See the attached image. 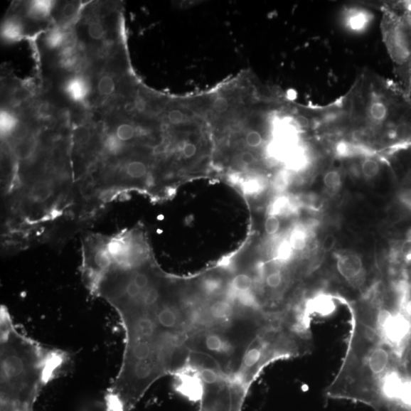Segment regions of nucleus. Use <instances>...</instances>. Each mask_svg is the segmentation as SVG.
I'll return each mask as SVG.
<instances>
[{
	"instance_id": "f3484780",
	"label": "nucleus",
	"mask_w": 411,
	"mask_h": 411,
	"mask_svg": "<svg viewBox=\"0 0 411 411\" xmlns=\"http://www.w3.org/2000/svg\"><path fill=\"white\" fill-rule=\"evenodd\" d=\"M294 250L292 248L289 240L281 243L277 251V260L281 264L287 263L293 255Z\"/></svg>"
},
{
	"instance_id": "f8f14e48",
	"label": "nucleus",
	"mask_w": 411,
	"mask_h": 411,
	"mask_svg": "<svg viewBox=\"0 0 411 411\" xmlns=\"http://www.w3.org/2000/svg\"><path fill=\"white\" fill-rule=\"evenodd\" d=\"M387 156L389 165L405 171L410 187L402 189L411 190V145L392 150L387 153Z\"/></svg>"
},
{
	"instance_id": "4468645a",
	"label": "nucleus",
	"mask_w": 411,
	"mask_h": 411,
	"mask_svg": "<svg viewBox=\"0 0 411 411\" xmlns=\"http://www.w3.org/2000/svg\"><path fill=\"white\" fill-rule=\"evenodd\" d=\"M309 233L304 227H298L292 232L289 237V243L294 251H304L307 245Z\"/></svg>"
},
{
	"instance_id": "bb28decb",
	"label": "nucleus",
	"mask_w": 411,
	"mask_h": 411,
	"mask_svg": "<svg viewBox=\"0 0 411 411\" xmlns=\"http://www.w3.org/2000/svg\"><path fill=\"white\" fill-rule=\"evenodd\" d=\"M405 4L411 14V1H405Z\"/></svg>"
},
{
	"instance_id": "9d476101",
	"label": "nucleus",
	"mask_w": 411,
	"mask_h": 411,
	"mask_svg": "<svg viewBox=\"0 0 411 411\" xmlns=\"http://www.w3.org/2000/svg\"><path fill=\"white\" fill-rule=\"evenodd\" d=\"M104 69L96 75L95 80L92 79V95L99 101L113 100L120 93L119 73L106 68Z\"/></svg>"
},
{
	"instance_id": "b1692460",
	"label": "nucleus",
	"mask_w": 411,
	"mask_h": 411,
	"mask_svg": "<svg viewBox=\"0 0 411 411\" xmlns=\"http://www.w3.org/2000/svg\"><path fill=\"white\" fill-rule=\"evenodd\" d=\"M183 114L179 110H172L169 114V121L172 124H180L183 122Z\"/></svg>"
},
{
	"instance_id": "5701e85b",
	"label": "nucleus",
	"mask_w": 411,
	"mask_h": 411,
	"mask_svg": "<svg viewBox=\"0 0 411 411\" xmlns=\"http://www.w3.org/2000/svg\"><path fill=\"white\" fill-rule=\"evenodd\" d=\"M228 101H227V100L225 98H222V97H220V98L216 99L213 103V108L215 111L219 113L225 112L227 110H228Z\"/></svg>"
},
{
	"instance_id": "1a4fd4ad",
	"label": "nucleus",
	"mask_w": 411,
	"mask_h": 411,
	"mask_svg": "<svg viewBox=\"0 0 411 411\" xmlns=\"http://www.w3.org/2000/svg\"><path fill=\"white\" fill-rule=\"evenodd\" d=\"M64 95L75 104L89 102L93 93L92 78L84 72L73 73L62 85Z\"/></svg>"
},
{
	"instance_id": "412c9836",
	"label": "nucleus",
	"mask_w": 411,
	"mask_h": 411,
	"mask_svg": "<svg viewBox=\"0 0 411 411\" xmlns=\"http://www.w3.org/2000/svg\"><path fill=\"white\" fill-rule=\"evenodd\" d=\"M246 142L251 147H258L263 143V138L261 134L257 132H252L247 134Z\"/></svg>"
},
{
	"instance_id": "393cba45",
	"label": "nucleus",
	"mask_w": 411,
	"mask_h": 411,
	"mask_svg": "<svg viewBox=\"0 0 411 411\" xmlns=\"http://www.w3.org/2000/svg\"><path fill=\"white\" fill-rule=\"evenodd\" d=\"M197 153V146L193 144H188L183 149V154L187 158H191Z\"/></svg>"
},
{
	"instance_id": "7ed1b4c3",
	"label": "nucleus",
	"mask_w": 411,
	"mask_h": 411,
	"mask_svg": "<svg viewBox=\"0 0 411 411\" xmlns=\"http://www.w3.org/2000/svg\"><path fill=\"white\" fill-rule=\"evenodd\" d=\"M63 351L46 347L16 326L0 309V411H34L43 389L68 361Z\"/></svg>"
},
{
	"instance_id": "a878e982",
	"label": "nucleus",
	"mask_w": 411,
	"mask_h": 411,
	"mask_svg": "<svg viewBox=\"0 0 411 411\" xmlns=\"http://www.w3.org/2000/svg\"><path fill=\"white\" fill-rule=\"evenodd\" d=\"M241 159L242 161L244 162V164L247 165H251L254 164V161L255 160L254 155L248 152L242 154Z\"/></svg>"
},
{
	"instance_id": "20e7f679",
	"label": "nucleus",
	"mask_w": 411,
	"mask_h": 411,
	"mask_svg": "<svg viewBox=\"0 0 411 411\" xmlns=\"http://www.w3.org/2000/svg\"><path fill=\"white\" fill-rule=\"evenodd\" d=\"M312 343L311 324L295 321L270 323L248 345L233 378L250 390L266 367L277 361L309 353Z\"/></svg>"
},
{
	"instance_id": "423d86ee",
	"label": "nucleus",
	"mask_w": 411,
	"mask_h": 411,
	"mask_svg": "<svg viewBox=\"0 0 411 411\" xmlns=\"http://www.w3.org/2000/svg\"><path fill=\"white\" fill-rule=\"evenodd\" d=\"M94 9L85 15L81 12L73 27L75 38L84 53L90 50L95 53L97 50L113 49L110 46L114 44L113 32L120 28L119 23L111 26L119 21L117 9L102 4Z\"/></svg>"
},
{
	"instance_id": "2eb2a0df",
	"label": "nucleus",
	"mask_w": 411,
	"mask_h": 411,
	"mask_svg": "<svg viewBox=\"0 0 411 411\" xmlns=\"http://www.w3.org/2000/svg\"><path fill=\"white\" fill-rule=\"evenodd\" d=\"M324 186L331 192L335 193L340 190L342 186V176L339 170L331 169L323 177Z\"/></svg>"
},
{
	"instance_id": "aec40b11",
	"label": "nucleus",
	"mask_w": 411,
	"mask_h": 411,
	"mask_svg": "<svg viewBox=\"0 0 411 411\" xmlns=\"http://www.w3.org/2000/svg\"><path fill=\"white\" fill-rule=\"evenodd\" d=\"M280 223L275 215H270L265 221V228L267 235H274L279 230Z\"/></svg>"
},
{
	"instance_id": "ddd939ff",
	"label": "nucleus",
	"mask_w": 411,
	"mask_h": 411,
	"mask_svg": "<svg viewBox=\"0 0 411 411\" xmlns=\"http://www.w3.org/2000/svg\"><path fill=\"white\" fill-rule=\"evenodd\" d=\"M1 137L2 139H8L12 135L20 123L16 112L6 107L1 110Z\"/></svg>"
},
{
	"instance_id": "f257e3e1",
	"label": "nucleus",
	"mask_w": 411,
	"mask_h": 411,
	"mask_svg": "<svg viewBox=\"0 0 411 411\" xmlns=\"http://www.w3.org/2000/svg\"><path fill=\"white\" fill-rule=\"evenodd\" d=\"M171 286L144 262L111 265L90 289L115 309L125 333L122 365L102 411H132L160 378L187 366L189 313Z\"/></svg>"
},
{
	"instance_id": "dca6fc26",
	"label": "nucleus",
	"mask_w": 411,
	"mask_h": 411,
	"mask_svg": "<svg viewBox=\"0 0 411 411\" xmlns=\"http://www.w3.org/2000/svg\"><path fill=\"white\" fill-rule=\"evenodd\" d=\"M33 95V92L31 90L20 86V87L15 88L11 92L10 102L15 105H21L29 101Z\"/></svg>"
},
{
	"instance_id": "4be33fe9",
	"label": "nucleus",
	"mask_w": 411,
	"mask_h": 411,
	"mask_svg": "<svg viewBox=\"0 0 411 411\" xmlns=\"http://www.w3.org/2000/svg\"><path fill=\"white\" fill-rule=\"evenodd\" d=\"M335 244H336V239H335L334 235L331 234L327 235L326 237H324V239L322 242V251L324 253L331 252L333 250Z\"/></svg>"
},
{
	"instance_id": "39448f33",
	"label": "nucleus",
	"mask_w": 411,
	"mask_h": 411,
	"mask_svg": "<svg viewBox=\"0 0 411 411\" xmlns=\"http://www.w3.org/2000/svg\"><path fill=\"white\" fill-rule=\"evenodd\" d=\"M380 24L383 41L393 63L394 81L411 96V14L405 1L383 2Z\"/></svg>"
},
{
	"instance_id": "6ab92c4d",
	"label": "nucleus",
	"mask_w": 411,
	"mask_h": 411,
	"mask_svg": "<svg viewBox=\"0 0 411 411\" xmlns=\"http://www.w3.org/2000/svg\"><path fill=\"white\" fill-rule=\"evenodd\" d=\"M292 205L287 198L282 197L278 198L272 206V215L284 214L289 212Z\"/></svg>"
},
{
	"instance_id": "0eeeda50",
	"label": "nucleus",
	"mask_w": 411,
	"mask_h": 411,
	"mask_svg": "<svg viewBox=\"0 0 411 411\" xmlns=\"http://www.w3.org/2000/svg\"><path fill=\"white\" fill-rule=\"evenodd\" d=\"M201 381L198 411H242L250 390L240 383L226 375Z\"/></svg>"
},
{
	"instance_id": "9b49d317",
	"label": "nucleus",
	"mask_w": 411,
	"mask_h": 411,
	"mask_svg": "<svg viewBox=\"0 0 411 411\" xmlns=\"http://www.w3.org/2000/svg\"><path fill=\"white\" fill-rule=\"evenodd\" d=\"M28 31L25 21L18 14L8 16L2 25L1 36L2 40L11 44L23 39Z\"/></svg>"
},
{
	"instance_id": "a211bd4d",
	"label": "nucleus",
	"mask_w": 411,
	"mask_h": 411,
	"mask_svg": "<svg viewBox=\"0 0 411 411\" xmlns=\"http://www.w3.org/2000/svg\"><path fill=\"white\" fill-rule=\"evenodd\" d=\"M348 16V21L352 28H361L365 26L367 16L365 12H361L359 10L351 11Z\"/></svg>"
},
{
	"instance_id": "6e6552de",
	"label": "nucleus",
	"mask_w": 411,
	"mask_h": 411,
	"mask_svg": "<svg viewBox=\"0 0 411 411\" xmlns=\"http://www.w3.org/2000/svg\"><path fill=\"white\" fill-rule=\"evenodd\" d=\"M335 269L345 283L361 291V296L370 288L365 285L366 270L363 259L359 255L353 252L338 255Z\"/></svg>"
},
{
	"instance_id": "f03ea898",
	"label": "nucleus",
	"mask_w": 411,
	"mask_h": 411,
	"mask_svg": "<svg viewBox=\"0 0 411 411\" xmlns=\"http://www.w3.org/2000/svg\"><path fill=\"white\" fill-rule=\"evenodd\" d=\"M311 129L339 137L336 144L390 152L411 145V96L393 80L364 68L341 98L314 107Z\"/></svg>"
}]
</instances>
